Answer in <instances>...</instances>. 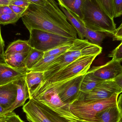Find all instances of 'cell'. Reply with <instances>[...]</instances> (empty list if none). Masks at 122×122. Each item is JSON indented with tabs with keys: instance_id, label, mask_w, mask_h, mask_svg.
<instances>
[{
	"instance_id": "9c48e42d",
	"label": "cell",
	"mask_w": 122,
	"mask_h": 122,
	"mask_svg": "<svg viewBox=\"0 0 122 122\" xmlns=\"http://www.w3.org/2000/svg\"><path fill=\"white\" fill-rule=\"evenodd\" d=\"M100 81L113 80L122 72L121 62L112 60L104 65L93 67L88 70Z\"/></svg>"
},
{
	"instance_id": "4dcf8cb0",
	"label": "cell",
	"mask_w": 122,
	"mask_h": 122,
	"mask_svg": "<svg viewBox=\"0 0 122 122\" xmlns=\"http://www.w3.org/2000/svg\"><path fill=\"white\" fill-rule=\"evenodd\" d=\"M18 115L13 112H9L7 115L0 119V122H14L19 118Z\"/></svg>"
},
{
	"instance_id": "836d02e7",
	"label": "cell",
	"mask_w": 122,
	"mask_h": 122,
	"mask_svg": "<svg viewBox=\"0 0 122 122\" xmlns=\"http://www.w3.org/2000/svg\"><path fill=\"white\" fill-rule=\"evenodd\" d=\"M113 41H122V26L117 29L114 35L112 36Z\"/></svg>"
},
{
	"instance_id": "d6986e66",
	"label": "cell",
	"mask_w": 122,
	"mask_h": 122,
	"mask_svg": "<svg viewBox=\"0 0 122 122\" xmlns=\"http://www.w3.org/2000/svg\"><path fill=\"white\" fill-rule=\"evenodd\" d=\"M84 1L85 0H61L58 1H61L65 7L82 21V8Z\"/></svg>"
},
{
	"instance_id": "1f68e13d",
	"label": "cell",
	"mask_w": 122,
	"mask_h": 122,
	"mask_svg": "<svg viewBox=\"0 0 122 122\" xmlns=\"http://www.w3.org/2000/svg\"><path fill=\"white\" fill-rule=\"evenodd\" d=\"M9 6L14 13L17 15H21L22 17L28 8L13 5H10Z\"/></svg>"
},
{
	"instance_id": "f546056e",
	"label": "cell",
	"mask_w": 122,
	"mask_h": 122,
	"mask_svg": "<svg viewBox=\"0 0 122 122\" xmlns=\"http://www.w3.org/2000/svg\"><path fill=\"white\" fill-rule=\"evenodd\" d=\"M114 10L115 18L122 15V0H112Z\"/></svg>"
},
{
	"instance_id": "e575fe53",
	"label": "cell",
	"mask_w": 122,
	"mask_h": 122,
	"mask_svg": "<svg viewBox=\"0 0 122 122\" xmlns=\"http://www.w3.org/2000/svg\"><path fill=\"white\" fill-rule=\"evenodd\" d=\"M14 13L9 5L0 6V15Z\"/></svg>"
},
{
	"instance_id": "f1b7e54d",
	"label": "cell",
	"mask_w": 122,
	"mask_h": 122,
	"mask_svg": "<svg viewBox=\"0 0 122 122\" xmlns=\"http://www.w3.org/2000/svg\"><path fill=\"white\" fill-rule=\"evenodd\" d=\"M112 60L122 62V41L120 44L113 50L108 56Z\"/></svg>"
},
{
	"instance_id": "44dd1931",
	"label": "cell",
	"mask_w": 122,
	"mask_h": 122,
	"mask_svg": "<svg viewBox=\"0 0 122 122\" xmlns=\"http://www.w3.org/2000/svg\"><path fill=\"white\" fill-rule=\"evenodd\" d=\"M44 52L32 48L24 61V65L29 71L32 67L44 58Z\"/></svg>"
},
{
	"instance_id": "bcb514c9",
	"label": "cell",
	"mask_w": 122,
	"mask_h": 122,
	"mask_svg": "<svg viewBox=\"0 0 122 122\" xmlns=\"http://www.w3.org/2000/svg\"><path fill=\"white\" fill-rule=\"evenodd\" d=\"M122 26V23H121V25H120V26L119 27H120V26Z\"/></svg>"
},
{
	"instance_id": "6da1fadb",
	"label": "cell",
	"mask_w": 122,
	"mask_h": 122,
	"mask_svg": "<svg viewBox=\"0 0 122 122\" xmlns=\"http://www.w3.org/2000/svg\"><path fill=\"white\" fill-rule=\"evenodd\" d=\"M21 19L29 31L37 29L67 38H77L76 31L55 0H48L44 6L31 4Z\"/></svg>"
},
{
	"instance_id": "3957f363",
	"label": "cell",
	"mask_w": 122,
	"mask_h": 122,
	"mask_svg": "<svg viewBox=\"0 0 122 122\" xmlns=\"http://www.w3.org/2000/svg\"><path fill=\"white\" fill-rule=\"evenodd\" d=\"M119 95L115 94L108 99L90 102H81L75 100L70 105V111L79 119L98 122L96 115L108 107L117 104Z\"/></svg>"
},
{
	"instance_id": "8fae6325",
	"label": "cell",
	"mask_w": 122,
	"mask_h": 122,
	"mask_svg": "<svg viewBox=\"0 0 122 122\" xmlns=\"http://www.w3.org/2000/svg\"><path fill=\"white\" fill-rule=\"evenodd\" d=\"M28 72L26 68H14L8 65L0 63V86L14 81Z\"/></svg>"
},
{
	"instance_id": "ac0fdd59",
	"label": "cell",
	"mask_w": 122,
	"mask_h": 122,
	"mask_svg": "<svg viewBox=\"0 0 122 122\" xmlns=\"http://www.w3.org/2000/svg\"><path fill=\"white\" fill-rule=\"evenodd\" d=\"M31 48L28 41L19 39L10 44L4 52V55L14 53H28Z\"/></svg>"
},
{
	"instance_id": "5bb4252c",
	"label": "cell",
	"mask_w": 122,
	"mask_h": 122,
	"mask_svg": "<svg viewBox=\"0 0 122 122\" xmlns=\"http://www.w3.org/2000/svg\"><path fill=\"white\" fill-rule=\"evenodd\" d=\"M77 59L71 56L66 52L56 59L44 72V78L42 82L48 79L55 73L60 71L67 65Z\"/></svg>"
},
{
	"instance_id": "83f0119b",
	"label": "cell",
	"mask_w": 122,
	"mask_h": 122,
	"mask_svg": "<svg viewBox=\"0 0 122 122\" xmlns=\"http://www.w3.org/2000/svg\"><path fill=\"white\" fill-rule=\"evenodd\" d=\"M71 44H67L61 46L51 49L46 52H44V57L48 56H55L64 53L66 52L71 47Z\"/></svg>"
},
{
	"instance_id": "8992f818",
	"label": "cell",
	"mask_w": 122,
	"mask_h": 122,
	"mask_svg": "<svg viewBox=\"0 0 122 122\" xmlns=\"http://www.w3.org/2000/svg\"><path fill=\"white\" fill-rule=\"evenodd\" d=\"M122 90L113 80L100 82L92 91L87 92H80L76 100L81 102H88L102 100L110 98L115 94H120Z\"/></svg>"
},
{
	"instance_id": "7bdbcfd3",
	"label": "cell",
	"mask_w": 122,
	"mask_h": 122,
	"mask_svg": "<svg viewBox=\"0 0 122 122\" xmlns=\"http://www.w3.org/2000/svg\"><path fill=\"white\" fill-rule=\"evenodd\" d=\"M0 63L7 64L6 62L5 61L4 56H2L0 54Z\"/></svg>"
},
{
	"instance_id": "277c9868",
	"label": "cell",
	"mask_w": 122,
	"mask_h": 122,
	"mask_svg": "<svg viewBox=\"0 0 122 122\" xmlns=\"http://www.w3.org/2000/svg\"><path fill=\"white\" fill-rule=\"evenodd\" d=\"M97 56H89L79 58L55 73L36 87L65 81L76 76L85 75L90 68Z\"/></svg>"
},
{
	"instance_id": "e0dca14e",
	"label": "cell",
	"mask_w": 122,
	"mask_h": 122,
	"mask_svg": "<svg viewBox=\"0 0 122 122\" xmlns=\"http://www.w3.org/2000/svg\"><path fill=\"white\" fill-rule=\"evenodd\" d=\"M29 52L25 53H14L4 54L6 64L14 68H25L24 61Z\"/></svg>"
},
{
	"instance_id": "603a6c76",
	"label": "cell",
	"mask_w": 122,
	"mask_h": 122,
	"mask_svg": "<svg viewBox=\"0 0 122 122\" xmlns=\"http://www.w3.org/2000/svg\"><path fill=\"white\" fill-rule=\"evenodd\" d=\"M101 81H99L96 79L88 71L85 75L82 81L80 86V92H85L92 91Z\"/></svg>"
},
{
	"instance_id": "b9f144b4",
	"label": "cell",
	"mask_w": 122,
	"mask_h": 122,
	"mask_svg": "<svg viewBox=\"0 0 122 122\" xmlns=\"http://www.w3.org/2000/svg\"><path fill=\"white\" fill-rule=\"evenodd\" d=\"M69 122H92L85 120H81L79 119H75L69 120H67Z\"/></svg>"
},
{
	"instance_id": "7c38bea8",
	"label": "cell",
	"mask_w": 122,
	"mask_h": 122,
	"mask_svg": "<svg viewBox=\"0 0 122 122\" xmlns=\"http://www.w3.org/2000/svg\"><path fill=\"white\" fill-rule=\"evenodd\" d=\"M25 75L14 81L17 87V95L14 103L10 107L5 109L6 113L11 112L21 106H24L26 101L30 99V92L25 80Z\"/></svg>"
},
{
	"instance_id": "74e56055",
	"label": "cell",
	"mask_w": 122,
	"mask_h": 122,
	"mask_svg": "<svg viewBox=\"0 0 122 122\" xmlns=\"http://www.w3.org/2000/svg\"><path fill=\"white\" fill-rule=\"evenodd\" d=\"M4 43L1 34L0 28V54L4 56Z\"/></svg>"
},
{
	"instance_id": "5b68a950",
	"label": "cell",
	"mask_w": 122,
	"mask_h": 122,
	"mask_svg": "<svg viewBox=\"0 0 122 122\" xmlns=\"http://www.w3.org/2000/svg\"><path fill=\"white\" fill-rule=\"evenodd\" d=\"M29 33L28 41L31 47L44 52L61 46L72 44L75 39L37 29H32Z\"/></svg>"
},
{
	"instance_id": "ba28073f",
	"label": "cell",
	"mask_w": 122,
	"mask_h": 122,
	"mask_svg": "<svg viewBox=\"0 0 122 122\" xmlns=\"http://www.w3.org/2000/svg\"><path fill=\"white\" fill-rule=\"evenodd\" d=\"M101 46L95 45L86 39L77 38L73 41L67 52L76 59L89 56H97L102 53Z\"/></svg>"
},
{
	"instance_id": "30bf717a",
	"label": "cell",
	"mask_w": 122,
	"mask_h": 122,
	"mask_svg": "<svg viewBox=\"0 0 122 122\" xmlns=\"http://www.w3.org/2000/svg\"><path fill=\"white\" fill-rule=\"evenodd\" d=\"M23 107L27 120L29 122H53L44 112L38 102L32 99Z\"/></svg>"
},
{
	"instance_id": "d6a6232c",
	"label": "cell",
	"mask_w": 122,
	"mask_h": 122,
	"mask_svg": "<svg viewBox=\"0 0 122 122\" xmlns=\"http://www.w3.org/2000/svg\"><path fill=\"white\" fill-rule=\"evenodd\" d=\"M30 4V3L28 0H13L10 3L9 5H13L24 8H28Z\"/></svg>"
},
{
	"instance_id": "d590c367",
	"label": "cell",
	"mask_w": 122,
	"mask_h": 122,
	"mask_svg": "<svg viewBox=\"0 0 122 122\" xmlns=\"http://www.w3.org/2000/svg\"><path fill=\"white\" fill-rule=\"evenodd\" d=\"M31 4L44 6L48 3V0H28Z\"/></svg>"
},
{
	"instance_id": "2e32d148",
	"label": "cell",
	"mask_w": 122,
	"mask_h": 122,
	"mask_svg": "<svg viewBox=\"0 0 122 122\" xmlns=\"http://www.w3.org/2000/svg\"><path fill=\"white\" fill-rule=\"evenodd\" d=\"M122 115L117 104L98 113L96 118L98 122H119Z\"/></svg>"
},
{
	"instance_id": "9a60e30c",
	"label": "cell",
	"mask_w": 122,
	"mask_h": 122,
	"mask_svg": "<svg viewBox=\"0 0 122 122\" xmlns=\"http://www.w3.org/2000/svg\"><path fill=\"white\" fill-rule=\"evenodd\" d=\"M58 2L60 9L66 16L68 21L76 31L79 39H84L85 37L86 28L82 21L65 7L61 1Z\"/></svg>"
},
{
	"instance_id": "4316f807",
	"label": "cell",
	"mask_w": 122,
	"mask_h": 122,
	"mask_svg": "<svg viewBox=\"0 0 122 122\" xmlns=\"http://www.w3.org/2000/svg\"><path fill=\"white\" fill-rule=\"evenodd\" d=\"M106 13L112 18L115 16L112 0H97Z\"/></svg>"
},
{
	"instance_id": "7dc6e473",
	"label": "cell",
	"mask_w": 122,
	"mask_h": 122,
	"mask_svg": "<svg viewBox=\"0 0 122 122\" xmlns=\"http://www.w3.org/2000/svg\"><path fill=\"white\" fill-rule=\"evenodd\" d=\"M58 1L61 0H57Z\"/></svg>"
},
{
	"instance_id": "ee69618b",
	"label": "cell",
	"mask_w": 122,
	"mask_h": 122,
	"mask_svg": "<svg viewBox=\"0 0 122 122\" xmlns=\"http://www.w3.org/2000/svg\"><path fill=\"white\" fill-rule=\"evenodd\" d=\"M14 122H24V121H23V120L21 119V118L19 117V118L18 119L16 120Z\"/></svg>"
},
{
	"instance_id": "f6af8a7d",
	"label": "cell",
	"mask_w": 122,
	"mask_h": 122,
	"mask_svg": "<svg viewBox=\"0 0 122 122\" xmlns=\"http://www.w3.org/2000/svg\"><path fill=\"white\" fill-rule=\"evenodd\" d=\"M119 122H122V117H121V118H120V120Z\"/></svg>"
},
{
	"instance_id": "52a82bcc",
	"label": "cell",
	"mask_w": 122,
	"mask_h": 122,
	"mask_svg": "<svg viewBox=\"0 0 122 122\" xmlns=\"http://www.w3.org/2000/svg\"><path fill=\"white\" fill-rule=\"evenodd\" d=\"M85 75L53 83L56 86L59 96L63 103L70 105L77 99Z\"/></svg>"
},
{
	"instance_id": "ab89813d",
	"label": "cell",
	"mask_w": 122,
	"mask_h": 122,
	"mask_svg": "<svg viewBox=\"0 0 122 122\" xmlns=\"http://www.w3.org/2000/svg\"><path fill=\"white\" fill-rule=\"evenodd\" d=\"M9 113H6L5 109L0 105V119L8 115Z\"/></svg>"
},
{
	"instance_id": "4fadbf2b",
	"label": "cell",
	"mask_w": 122,
	"mask_h": 122,
	"mask_svg": "<svg viewBox=\"0 0 122 122\" xmlns=\"http://www.w3.org/2000/svg\"><path fill=\"white\" fill-rule=\"evenodd\" d=\"M17 87L14 81L0 86V105L4 109L10 107L15 101Z\"/></svg>"
},
{
	"instance_id": "7a4b0ae2",
	"label": "cell",
	"mask_w": 122,
	"mask_h": 122,
	"mask_svg": "<svg viewBox=\"0 0 122 122\" xmlns=\"http://www.w3.org/2000/svg\"><path fill=\"white\" fill-rule=\"evenodd\" d=\"M82 21L85 27L107 34L112 37L117 30L111 18L97 0H85L82 8Z\"/></svg>"
},
{
	"instance_id": "ffe728a7",
	"label": "cell",
	"mask_w": 122,
	"mask_h": 122,
	"mask_svg": "<svg viewBox=\"0 0 122 122\" xmlns=\"http://www.w3.org/2000/svg\"><path fill=\"white\" fill-rule=\"evenodd\" d=\"M85 37L86 39L95 45L101 46L104 39L108 36L107 34L85 27Z\"/></svg>"
},
{
	"instance_id": "cb8c5ba5",
	"label": "cell",
	"mask_w": 122,
	"mask_h": 122,
	"mask_svg": "<svg viewBox=\"0 0 122 122\" xmlns=\"http://www.w3.org/2000/svg\"><path fill=\"white\" fill-rule=\"evenodd\" d=\"M62 54H63L44 57L38 63H36L29 71L44 72L46 69L57 58Z\"/></svg>"
},
{
	"instance_id": "8d00e7d4",
	"label": "cell",
	"mask_w": 122,
	"mask_h": 122,
	"mask_svg": "<svg viewBox=\"0 0 122 122\" xmlns=\"http://www.w3.org/2000/svg\"><path fill=\"white\" fill-rule=\"evenodd\" d=\"M113 80L116 84L122 90V72Z\"/></svg>"
},
{
	"instance_id": "484cf974",
	"label": "cell",
	"mask_w": 122,
	"mask_h": 122,
	"mask_svg": "<svg viewBox=\"0 0 122 122\" xmlns=\"http://www.w3.org/2000/svg\"><path fill=\"white\" fill-rule=\"evenodd\" d=\"M22 16L15 13L0 15V25H6L16 23Z\"/></svg>"
},
{
	"instance_id": "7402d4cb",
	"label": "cell",
	"mask_w": 122,
	"mask_h": 122,
	"mask_svg": "<svg viewBox=\"0 0 122 122\" xmlns=\"http://www.w3.org/2000/svg\"><path fill=\"white\" fill-rule=\"evenodd\" d=\"M44 72L29 71L25 76V80L29 92L38 85L43 81Z\"/></svg>"
},
{
	"instance_id": "d4e9b609",
	"label": "cell",
	"mask_w": 122,
	"mask_h": 122,
	"mask_svg": "<svg viewBox=\"0 0 122 122\" xmlns=\"http://www.w3.org/2000/svg\"><path fill=\"white\" fill-rule=\"evenodd\" d=\"M38 102L39 105L43 109L48 117L53 122H69L65 118L59 115L56 112L41 103Z\"/></svg>"
},
{
	"instance_id": "f35d334b",
	"label": "cell",
	"mask_w": 122,
	"mask_h": 122,
	"mask_svg": "<svg viewBox=\"0 0 122 122\" xmlns=\"http://www.w3.org/2000/svg\"><path fill=\"white\" fill-rule=\"evenodd\" d=\"M117 105L120 113L122 115V94L120 95L117 99Z\"/></svg>"
},
{
	"instance_id": "60d3db41",
	"label": "cell",
	"mask_w": 122,
	"mask_h": 122,
	"mask_svg": "<svg viewBox=\"0 0 122 122\" xmlns=\"http://www.w3.org/2000/svg\"><path fill=\"white\" fill-rule=\"evenodd\" d=\"M13 0H0V6L9 5L10 3Z\"/></svg>"
}]
</instances>
